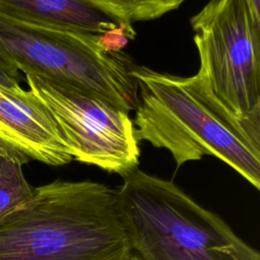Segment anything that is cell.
<instances>
[{
	"mask_svg": "<svg viewBox=\"0 0 260 260\" xmlns=\"http://www.w3.org/2000/svg\"><path fill=\"white\" fill-rule=\"evenodd\" d=\"M131 74L139 89L138 141L168 149L178 167L213 155L260 188V120L233 114L198 72L182 77L135 65Z\"/></svg>",
	"mask_w": 260,
	"mask_h": 260,
	"instance_id": "6da1fadb",
	"label": "cell"
},
{
	"mask_svg": "<svg viewBox=\"0 0 260 260\" xmlns=\"http://www.w3.org/2000/svg\"><path fill=\"white\" fill-rule=\"evenodd\" d=\"M25 81L55 120L72 159L121 176L138 168L139 141L129 113L66 84L30 74Z\"/></svg>",
	"mask_w": 260,
	"mask_h": 260,
	"instance_id": "8992f818",
	"label": "cell"
},
{
	"mask_svg": "<svg viewBox=\"0 0 260 260\" xmlns=\"http://www.w3.org/2000/svg\"><path fill=\"white\" fill-rule=\"evenodd\" d=\"M126 45L86 31L0 14V57L21 71L94 94L129 113L138 106L135 64Z\"/></svg>",
	"mask_w": 260,
	"mask_h": 260,
	"instance_id": "277c9868",
	"label": "cell"
},
{
	"mask_svg": "<svg viewBox=\"0 0 260 260\" xmlns=\"http://www.w3.org/2000/svg\"><path fill=\"white\" fill-rule=\"evenodd\" d=\"M116 189L124 260H260L214 212L174 182L135 169Z\"/></svg>",
	"mask_w": 260,
	"mask_h": 260,
	"instance_id": "3957f363",
	"label": "cell"
},
{
	"mask_svg": "<svg viewBox=\"0 0 260 260\" xmlns=\"http://www.w3.org/2000/svg\"><path fill=\"white\" fill-rule=\"evenodd\" d=\"M198 73L242 119L260 120V20L246 0H208L190 18Z\"/></svg>",
	"mask_w": 260,
	"mask_h": 260,
	"instance_id": "5b68a950",
	"label": "cell"
},
{
	"mask_svg": "<svg viewBox=\"0 0 260 260\" xmlns=\"http://www.w3.org/2000/svg\"><path fill=\"white\" fill-rule=\"evenodd\" d=\"M128 24L156 19L180 7L185 0H86Z\"/></svg>",
	"mask_w": 260,
	"mask_h": 260,
	"instance_id": "30bf717a",
	"label": "cell"
},
{
	"mask_svg": "<svg viewBox=\"0 0 260 260\" xmlns=\"http://www.w3.org/2000/svg\"><path fill=\"white\" fill-rule=\"evenodd\" d=\"M0 146L27 160L63 166L72 160L68 146L46 106L19 83L0 84Z\"/></svg>",
	"mask_w": 260,
	"mask_h": 260,
	"instance_id": "52a82bcc",
	"label": "cell"
},
{
	"mask_svg": "<svg viewBox=\"0 0 260 260\" xmlns=\"http://www.w3.org/2000/svg\"><path fill=\"white\" fill-rule=\"evenodd\" d=\"M254 17L260 20V0H246Z\"/></svg>",
	"mask_w": 260,
	"mask_h": 260,
	"instance_id": "7c38bea8",
	"label": "cell"
},
{
	"mask_svg": "<svg viewBox=\"0 0 260 260\" xmlns=\"http://www.w3.org/2000/svg\"><path fill=\"white\" fill-rule=\"evenodd\" d=\"M116 189L56 180L0 219V260H124Z\"/></svg>",
	"mask_w": 260,
	"mask_h": 260,
	"instance_id": "7a4b0ae2",
	"label": "cell"
},
{
	"mask_svg": "<svg viewBox=\"0 0 260 260\" xmlns=\"http://www.w3.org/2000/svg\"><path fill=\"white\" fill-rule=\"evenodd\" d=\"M28 160L0 146V219L22 206L32 196L35 188L26 181L22 167Z\"/></svg>",
	"mask_w": 260,
	"mask_h": 260,
	"instance_id": "9c48e42d",
	"label": "cell"
},
{
	"mask_svg": "<svg viewBox=\"0 0 260 260\" xmlns=\"http://www.w3.org/2000/svg\"><path fill=\"white\" fill-rule=\"evenodd\" d=\"M19 72L0 57V84L12 86L18 84Z\"/></svg>",
	"mask_w": 260,
	"mask_h": 260,
	"instance_id": "8fae6325",
	"label": "cell"
},
{
	"mask_svg": "<svg viewBox=\"0 0 260 260\" xmlns=\"http://www.w3.org/2000/svg\"><path fill=\"white\" fill-rule=\"evenodd\" d=\"M0 14L29 23L100 35L127 45L132 24L86 0H0Z\"/></svg>",
	"mask_w": 260,
	"mask_h": 260,
	"instance_id": "ba28073f",
	"label": "cell"
}]
</instances>
